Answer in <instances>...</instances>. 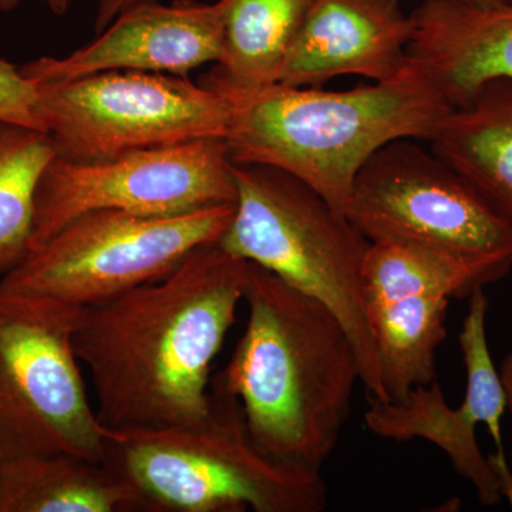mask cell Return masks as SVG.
Wrapping results in <instances>:
<instances>
[{
	"instance_id": "1",
	"label": "cell",
	"mask_w": 512,
	"mask_h": 512,
	"mask_svg": "<svg viewBox=\"0 0 512 512\" xmlns=\"http://www.w3.org/2000/svg\"><path fill=\"white\" fill-rule=\"evenodd\" d=\"M249 262L218 242L170 275L83 309L74 352L92 376L104 429L198 423L211 410V366L244 302Z\"/></svg>"
},
{
	"instance_id": "2",
	"label": "cell",
	"mask_w": 512,
	"mask_h": 512,
	"mask_svg": "<svg viewBox=\"0 0 512 512\" xmlns=\"http://www.w3.org/2000/svg\"><path fill=\"white\" fill-rule=\"evenodd\" d=\"M248 320L212 389L237 397L259 447L322 471L352 409L359 356L328 306L249 262Z\"/></svg>"
},
{
	"instance_id": "3",
	"label": "cell",
	"mask_w": 512,
	"mask_h": 512,
	"mask_svg": "<svg viewBox=\"0 0 512 512\" xmlns=\"http://www.w3.org/2000/svg\"><path fill=\"white\" fill-rule=\"evenodd\" d=\"M231 103L232 163L285 171L343 215L357 174L380 148L406 138L429 143L454 109L412 59L386 82L340 92L276 83Z\"/></svg>"
},
{
	"instance_id": "4",
	"label": "cell",
	"mask_w": 512,
	"mask_h": 512,
	"mask_svg": "<svg viewBox=\"0 0 512 512\" xmlns=\"http://www.w3.org/2000/svg\"><path fill=\"white\" fill-rule=\"evenodd\" d=\"M210 413L188 426L107 430L106 460L153 512H320L322 471L256 444L237 397L212 389Z\"/></svg>"
},
{
	"instance_id": "5",
	"label": "cell",
	"mask_w": 512,
	"mask_h": 512,
	"mask_svg": "<svg viewBox=\"0 0 512 512\" xmlns=\"http://www.w3.org/2000/svg\"><path fill=\"white\" fill-rule=\"evenodd\" d=\"M232 173L235 212L218 244L328 306L355 345L367 393L386 400L363 296L370 242L293 175L268 165L234 163Z\"/></svg>"
},
{
	"instance_id": "6",
	"label": "cell",
	"mask_w": 512,
	"mask_h": 512,
	"mask_svg": "<svg viewBox=\"0 0 512 512\" xmlns=\"http://www.w3.org/2000/svg\"><path fill=\"white\" fill-rule=\"evenodd\" d=\"M83 309L0 285V466L57 453L106 460L74 352Z\"/></svg>"
},
{
	"instance_id": "7",
	"label": "cell",
	"mask_w": 512,
	"mask_h": 512,
	"mask_svg": "<svg viewBox=\"0 0 512 512\" xmlns=\"http://www.w3.org/2000/svg\"><path fill=\"white\" fill-rule=\"evenodd\" d=\"M235 204L173 217L86 212L29 252L0 285L89 308L170 275L195 249L220 241Z\"/></svg>"
},
{
	"instance_id": "8",
	"label": "cell",
	"mask_w": 512,
	"mask_h": 512,
	"mask_svg": "<svg viewBox=\"0 0 512 512\" xmlns=\"http://www.w3.org/2000/svg\"><path fill=\"white\" fill-rule=\"evenodd\" d=\"M36 86L43 126L63 160L225 138L231 123V101L187 76L120 70Z\"/></svg>"
},
{
	"instance_id": "9",
	"label": "cell",
	"mask_w": 512,
	"mask_h": 512,
	"mask_svg": "<svg viewBox=\"0 0 512 512\" xmlns=\"http://www.w3.org/2000/svg\"><path fill=\"white\" fill-rule=\"evenodd\" d=\"M346 217L370 244L409 245L512 269V227L419 141L397 140L357 174Z\"/></svg>"
},
{
	"instance_id": "10",
	"label": "cell",
	"mask_w": 512,
	"mask_h": 512,
	"mask_svg": "<svg viewBox=\"0 0 512 512\" xmlns=\"http://www.w3.org/2000/svg\"><path fill=\"white\" fill-rule=\"evenodd\" d=\"M225 138L147 148L94 161L55 157L37 185L29 252L86 212L173 217L235 204Z\"/></svg>"
},
{
	"instance_id": "11",
	"label": "cell",
	"mask_w": 512,
	"mask_h": 512,
	"mask_svg": "<svg viewBox=\"0 0 512 512\" xmlns=\"http://www.w3.org/2000/svg\"><path fill=\"white\" fill-rule=\"evenodd\" d=\"M488 308L484 288L468 296L458 335L467 377L460 406L454 409L447 403L437 380L414 387L400 402H384L367 393L365 426L380 439H421L439 447L458 476L473 484L480 503L495 507L501 498L511 500V470L501 426L507 394L488 346Z\"/></svg>"
},
{
	"instance_id": "12",
	"label": "cell",
	"mask_w": 512,
	"mask_h": 512,
	"mask_svg": "<svg viewBox=\"0 0 512 512\" xmlns=\"http://www.w3.org/2000/svg\"><path fill=\"white\" fill-rule=\"evenodd\" d=\"M225 0H141L121 10L90 45L66 57H39L20 67L33 83L66 82L103 72L187 76L218 63L224 50Z\"/></svg>"
},
{
	"instance_id": "13",
	"label": "cell",
	"mask_w": 512,
	"mask_h": 512,
	"mask_svg": "<svg viewBox=\"0 0 512 512\" xmlns=\"http://www.w3.org/2000/svg\"><path fill=\"white\" fill-rule=\"evenodd\" d=\"M413 30L402 0H312L279 83L320 87L340 76L392 80L409 67Z\"/></svg>"
},
{
	"instance_id": "14",
	"label": "cell",
	"mask_w": 512,
	"mask_h": 512,
	"mask_svg": "<svg viewBox=\"0 0 512 512\" xmlns=\"http://www.w3.org/2000/svg\"><path fill=\"white\" fill-rule=\"evenodd\" d=\"M409 57L454 107L493 80H512V6L424 0L412 13Z\"/></svg>"
},
{
	"instance_id": "15",
	"label": "cell",
	"mask_w": 512,
	"mask_h": 512,
	"mask_svg": "<svg viewBox=\"0 0 512 512\" xmlns=\"http://www.w3.org/2000/svg\"><path fill=\"white\" fill-rule=\"evenodd\" d=\"M429 144L512 227V80L481 86L447 114Z\"/></svg>"
},
{
	"instance_id": "16",
	"label": "cell",
	"mask_w": 512,
	"mask_h": 512,
	"mask_svg": "<svg viewBox=\"0 0 512 512\" xmlns=\"http://www.w3.org/2000/svg\"><path fill=\"white\" fill-rule=\"evenodd\" d=\"M312 0H225L224 50L202 86L238 101L279 83Z\"/></svg>"
},
{
	"instance_id": "17",
	"label": "cell",
	"mask_w": 512,
	"mask_h": 512,
	"mask_svg": "<svg viewBox=\"0 0 512 512\" xmlns=\"http://www.w3.org/2000/svg\"><path fill=\"white\" fill-rule=\"evenodd\" d=\"M137 494L107 461L43 454L0 466V512L137 510Z\"/></svg>"
},
{
	"instance_id": "18",
	"label": "cell",
	"mask_w": 512,
	"mask_h": 512,
	"mask_svg": "<svg viewBox=\"0 0 512 512\" xmlns=\"http://www.w3.org/2000/svg\"><path fill=\"white\" fill-rule=\"evenodd\" d=\"M450 299L407 296L366 305L386 400L400 402L416 386L437 380V350L447 338Z\"/></svg>"
},
{
	"instance_id": "19",
	"label": "cell",
	"mask_w": 512,
	"mask_h": 512,
	"mask_svg": "<svg viewBox=\"0 0 512 512\" xmlns=\"http://www.w3.org/2000/svg\"><path fill=\"white\" fill-rule=\"evenodd\" d=\"M511 269L491 262L470 261L409 245L375 242L363 262L365 305L407 296L468 299L485 285L500 281Z\"/></svg>"
},
{
	"instance_id": "20",
	"label": "cell",
	"mask_w": 512,
	"mask_h": 512,
	"mask_svg": "<svg viewBox=\"0 0 512 512\" xmlns=\"http://www.w3.org/2000/svg\"><path fill=\"white\" fill-rule=\"evenodd\" d=\"M56 157L45 131L0 123V274L29 254L40 178Z\"/></svg>"
},
{
	"instance_id": "21",
	"label": "cell",
	"mask_w": 512,
	"mask_h": 512,
	"mask_svg": "<svg viewBox=\"0 0 512 512\" xmlns=\"http://www.w3.org/2000/svg\"><path fill=\"white\" fill-rule=\"evenodd\" d=\"M0 123L45 131L36 83L5 59H0Z\"/></svg>"
},
{
	"instance_id": "22",
	"label": "cell",
	"mask_w": 512,
	"mask_h": 512,
	"mask_svg": "<svg viewBox=\"0 0 512 512\" xmlns=\"http://www.w3.org/2000/svg\"><path fill=\"white\" fill-rule=\"evenodd\" d=\"M137 2H141V0H99L97 2L96 32L100 33L101 30L106 29L117 18L121 10Z\"/></svg>"
},
{
	"instance_id": "23",
	"label": "cell",
	"mask_w": 512,
	"mask_h": 512,
	"mask_svg": "<svg viewBox=\"0 0 512 512\" xmlns=\"http://www.w3.org/2000/svg\"><path fill=\"white\" fill-rule=\"evenodd\" d=\"M501 379H503L505 394H507V407L508 412L511 413L512 416V353L504 357L503 365H501L500 369ZM511 470V500L508 501L510 507L512 508V463L510 464Z\"/></svg>"
},
{
	"instance_id": "24",
	"label": "cell",
	"mask_w": 512,
	"mask_h": 512,
	"mask_svg": "<svg viewBox=\"0 0 512 512\" xmlns=\"http://www.w3.org/2000/svg\"><path fill=\"white\" fill-rule=\"evenodd\" d=\"M37 2L45 5L50 12L55 13L57 16H62L64 13L69 12L72 8L74 0H37Z\"/></svg>"
},
{
	"instance_id": "25",
	"label": "cell",
	"mask_w": 512,
	"mask_h": 512,
	"mask_svg": "<svg viewBox=\"0 0 512 512\" xmlns=\"http://www.w3.org/2000/svg\"><path fill=\"white\" fill-rule=\"evenodd\" d=\"M467 2L476 3V5L480 6H490V8L512 6V0H467Z\"/></svg>"
},
{
	"instance_id": "26",
	"label": "cell",
	"mask_w": 512,
	"mask_h": 512,
	"mask_svg": "<svg viewBox=\"0 0 512 512\" xmlns=\"http://www.w3.org/2000/svg\"><path fill=\"white\" fill-rule=\"evenodd\" d=\"M22 0H0V12H12L18 8Z\"/></svg>"
}]
</instances>
